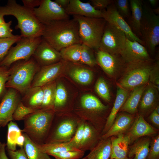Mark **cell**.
I'll return each instance as SVG.
<instances>
[{"mask_svg":"<svg viewBox=\"0 0 159 159\" xmlns=\"http://www.w3.org/2000/svg\"><path fill=\"white\" fill-rule=\"evenodd\" d=\"M44 25L42 38L58 51L73 44H82L78 24L74 18L54 21Z\"/></svg>","mask_w":159,"mask_h":159,"instance_id":"1","label":"cell"},{"mask_svg":"<svg viewBox=\"0 0 159 159\" xmlns=\"http://www.w3.org/2000/svg\"><path fill=\"white\" fill-rule=\"evenodd\" d=\"M0 15H12L16 18L18 24L15 28L20 30L22 37H42L44 25L36 17L34 9L20 5L15 0H9L5 5L0 6Z\"/></svg>","mask_w":159,"mask_h":159,"instance_id":"2","label":"cell"},{"mask_svg":"<svg viewBox=\"0 0 159 159\" xmlns=\"http://www.w3.org/2000/svg\"><path fill=\"white\" fill-rule=\"evenodd\" d=\"M55 114L53 108H42L27 116L24 120L23 133L37 144L45 143Z\"/></svg>","mask_w":159,"mask_h":159,"instance_id":"3","label":"cell"},{"mask_svg":"<svg viewBox=\"0 0 159 159\" xmlns=\"http://www.w3.org/2000/svg\"><path fill=\"white\" fill-rule=\"evenodd\" d=\"M109 108L97 97L88 94L82 97L79 106L73 110L81 119L91 124L102 134Z\"/></svg>","mask_w":159,"mask_h":159,"instance_id":"4","label":"cell"},{"mask_svg":"<svg viewBox=\"0 0 159 159\" xmlns=\"http://www.w3.org/2000/svg\"><path fill=\"white\" fill-rule=\"evenodd\" d=\"M40 67L32 57L14 62L9 67L10 74L6 88L14 89L22 95L31 87L34 77Z\"/></svg>","mask_w":159,"mask_h":159,"instance_id":"5","label":"cell"},{"mask_svg":"<svg viewBox=\"0 0 159 159\" xmlns=\"http://www.w3.org/2000/svg\"><path fill=\"white\" fill-rule=\"evenodd\" d=\"M81 119L71 112L55 113L44 143H65L74 136Z\"/></svg>","mask_w":159,"mask_h":159,"instance_id":"6","label":"cell"},{"mask_svg":"<svg viewBox=\"0 0 159 159\" xmlns=\"http://www.w3.org/2000/svg\"><path fill=\"white\" fill-rule=\"evenodd\" d=\"M78 22L79 33L82 44L92 49H99L106 21L103 18L72 15Z\"/></svg>","mask_w":159,"mask_h":159,"instance_id":"7","label":"cell"},{"mask_svg":"<svg viewBox=\"0 0 159 159\" xmlns=\"http://www.w3.org/2000/svg\"><path fill=\"white\" fill-rule=\"evenodd\" d=\"M154 62L152 60L126 64L125 72L117 83L118 86L129 91L137 87L147 84Z\"/></svg>","mask_w":159,"mask_h":159,"instance_id":"8","label":"cell"},{"mask_svg":"<svg viewBox=\"0 0 159 159\" xmlns=\"http://www.w3.org/2000/svg\"><path fill=\"white\" fill-rule=\"evenodd\" d=\"M140 25L141 39L149 52L153 54L159 43V15L148 4L143 5Z\"/></svg>","mask_w":159,"mask_h":159,"instance_id":"9","label":"cell"},{"mask_svg":"<svg viewBox=\"0 0 159 159\" xmlns=\"http://www.w3.org/2000/svg\"><path fill=\"white\" fill-rule=\"evenodd\" d=\"M42 39V37L34 38L22 37L15 46L11 48L5 57L0 62V66L9 68L16 62L29 59L32 57Z\"/></svg>","mask_w":159,"mask_h":159,"instance_id":"10","label":"cell"},{"mask_svg":"<svg viewBox=\"0 0 159 159\" xmlns=\"http://www.w3.org/2000/svg\"><path fill=\"white\" fill-rule=\"evenodd\" d=\"M127 37L120 30L106 23L99 49L113 55H120L124 48Z\"/></svg>","mask_w":159,"mask_h":159,"instance_id":"11","label":"cell"},{"mask_svg":"<svg viewBox=\"0 0 159 159\" xmlns=\"http://www.w3.org/2000/svg\"><path fill=\"white\" fill-rule=\"evenodd\" d=\"M35 16L44 25L52 21L69 19L65 10L55 1L42 0L40 5L34 9Z\"/></svg>","mask_w":159,"mask_h":159,"instance_id":"12","label":"cell"},{"mask_svg":"<svg viewBox=\"0 0 159 159\" xmlns=\"http://www.w3.org/2000/svg\"><path fill=\"white\" fill-rule=\"evenodd\" d=\"M21 94L16 90L7 88L0 102V127L13 121V115L21 100Z\"/></svg>","mask_w":159,"mask_h":159,"instance_id":"13","label":"cell"},{"mask_svg":"<svg viewBox=\"0 0 159 159\" xmlns=\"http://www.w3.org/2000/svg\"><path fill=\"white\" fill-rule=\"evenodd\" d=\"M102 11L103 14V18L107 23L113 25L123 32L128 39L137 41L145 46L143 41L133 32L129 24L119 13L114 2L105 9Z\"/></svg>","mask_w":159,"mask_h":159,"instance_id":"14","label":"cell"},{"mask_svg":"<svg viewBox=\"0 0 159 159\" xmlns=\"http://www.w3.org/2000/svg\"><path fill=\"white\" fill-rule=\"evenodd\" d=\"M120 55L126 64L152 60L145 47L136 41L126 38L124 47Z\"/></svg>","mask_w":159,"mask_h":159,"instance_id":"15","label":"cell"},{"mask_svg":"<svg viewBox=\"0 0 159 159\" xmlns=\"http://www.w3.org/2000/svg\"><path fill=\"white\" fill-rule=\"evenodd\" d=\"M66 67V62L61 60L56 63L40 67L35 74L31 87H42L56 80Z\"/></svg>","mask_w":159,"mask_h":159,"instance_id":"16","label":"cell"},{"mask_svg":"<svg viewBox=\"0 0 159 159\" xmlns=\"http://www.w3.org/2000/svg\"><path fill=\"white\" fill-rule=\"evenodd\" d=\"M96 60L105 72L111 77H114L120 69L125 68L126 64L120 55H113L97 50Z\"/></svg>","mask_w":159,"mask_h":159,"instance_id":"17","label":"cell"},{"mask_svg":"<svg viewBox=\"0 0 159 159\" xmlns=\"http://www.w3.org/2000/svg\"><path fill=\"white\" fill-rule=\"evenodd\" d=\"M32 57L40 67L53 64L62 60L60 52L56 50L43 38Z\"/></svg>","mask_w":159,"mask_h":159,"instance_id":"18","label":"cell"},{"mask_svg":"<svg viewBox=\"0 0 159 159\" xmlns=\"http://www.w3.org/2000/svg\"><path fill=\"white\" fill-rule=\"evenodd\" d=\"M65 11L69 15L98 18H103V17L102 11L96 9L90 2H83L79 0H70Z\"/></svg>","mask_w":159,"mask_h":159,"instance_id":"19","label":"cell"},{"mask_svg":"<svg viewBox=\"0 0 159 159\" xmlns=\"http://www.w3.org/2000/svg\"><path fill=\"white\" fill-rule=\"evenodd\" d=\"M157 132L156 129L145 120L142 115H140L135 118L126 134L130 138L131 143L141 137L153 135Z\"/></svg>","mask_w":159,"mask_h":159,"instance_id":"20","label":"cell"},{"mask_svg":"<svg viewBox=\"0 0 159 159\" xmlns=\"http://www.w3.org/2000/svg\"><path fill=\"white\" fill-rule=\"evenodd\" d=\"M135 119L132 115L128 113H122L117 115L109 129L102 135L101 139L107 138L127 132L132 125Z\"/></svg>","mask_w":159,"mask_h":159,"instance_id":"21","label":"cell"},{"mask_svg":"<svg viewBox=\"0 0 159 159\" xmlns=\"http://www.w3.org/2000/svg\"><path fill=\"white\" fill-rule=\"evenodd\" d=\"M158 91L150 82H148L143 92L138 107L142 114H146L152 112L158 105Z\"/></svg>","mask_w":159,"mask_h":159,"instance_id":"22","label":"cell"},{"mask_svg":"<svg viewBox=\"0 0 159 159\" xmlns=\"http://www.w3.org/2000/svg\"><path fill=\"white\" fill-rule=\"evenodd\" d=\"M111 150L110 158L129 159L128 156L131 141L126 134H122L110 137Z\"/></svg>","mask_w":159,"mask_h":159,"instance_id":"23","label":"cell"},{"mask_svg":"<svg viewBox=\"0 0 159 159\" xmlns=\"http://www.w3.org/2000/svg\"><path fill=\"white\" fill-rule=\"evenodd\" d=\"M101 132L85 121L84 135L79 149L85 152L91 150L101 140Z\"/></svg>","mask_w":159,"mask_h":159,"instance_id":"24","label":"cell"},{"mask_svg":"<svg viewBox=\"0 0 159 159\" xmlns=\"http://www.w3.org/2000/svg\"><path fill=\"white\" fill-rule=\"evenodd\" d=\"M129 93V91L118 86L113 106L107 117L105 125L102 132V135L107 132L112 125L118 112L125 102Z\"/></svg>","mask_w":159,"mask_h":159,"instance_id":"25","label":"cell"},{"mask_svg":"<svg viewBox=\"0 0 159 159\" xmlns=\"http://www.w3.org/2000/svg\"><path fill=\"white\" fill-rule=\"evenodd\" d=\"M21 95V101L24 105L35 110L41 109L43 98L42 87H31Z\"/></svg>","mask_w":159,"mask_h":159,"instance_id":"26","label":"cell"},{"mask_svg":"<svg viewBox=\"0 0 159 159\" xmlns=\"http://www.w3.org/2000/svg\"><path fill=\"white\" fill-rule=\"evenodd\" d=\"M129 2L131 11V15L128 19L129 25L133 32L142 39L140 25L143 14V2L140 0H130Z\"/></svg>","mask_w":159,"mask_h":159,"instance_id":"27","label":"cell"},{"mask_svg":"<svg viewBox=\"0 0 159 159\" xmlns=\"http://www.w3.org/2000/svg\"><path fill=\"white\" fill-rule=\"evenodd\" d=\"M67 96L64 85L61 82H57L54 107L55 113L70 112L73 110V107L68 102Z\"/></svg>","mask_w":159,"mask_h":159,"instance_id":"28","label":"cell"},{"mask_svg":"<svg viewBox=\"0 0 159 159\" xmlns=\"http://www.w3.org/2000/svg\"><path fill=\"white\" fill-rule=\"evenodd\" d=\"M147 84L137 87L130 91L120 111L131 115L136 113L142 95Z\"/></svg>","mask_w":159,"mask_h":159,"instance_id":"29","label":"cell"},{"mask_svg":"<svg viewBox=\"0 0 159 159\" xmlns=\"http://www.w3.org/2000/svg\"><path fill=\"white\" fill-rule=\"evenodd\" d=\"M151 142L148 137L143 138L136 141L129 147L128 156L133 157V159H147Z\"/></svg>","mask_w":159,"mask_h":159,"instance_id":"30","label":"cell"},{"mask_svg":"<svg viewBox=\"0 0 159 159\" xmlns=\"http://www.w3.org/2000/svg\"><path fill=\"white\" fill-rule=\"evenodd\" d=\"M111 150L110 138L101 139L86 157L87 159H110Z\"/></svg>","mask_w":159,"mask_h":159,"instance_id":"31","label":"cell"},{"mask_svg":"<svg viewBox=\"0 0 159 159\" xmlns=\"http://www.w3.org/2000/svg\"><path fill=\"white\" fill-rule=\"evenodd\" d=\"M69 62L72 65L70 75L74 80L83 85H87L91 82L93 78L92 71L80 66L78 63Z\"/></svg>","mask_w":159,"mask_h":159,"instance_id":"32","label":"cell"},{"mask_svg":"<svg viewBox=\"0 0 159 159\" xmlns=\"http://www.w3.org/2000/svg\"><path fill=\"white\" fill-rule=\"evenodd\" d=\"M23 133L25 137L23 147L29 159H52L49 155L41 151L26 133Z\"/></svg>","mask_w":159,"mask_h":159,"instance_id":"33","label":"cell"},{"mask_svg":"<svg viewBox=\"0 0 159 159\" xmlns=\"http://www.w3.org/2000/svg\"><path fill=\"white\" fill-rule=\"evenodd\" d=\"M56 87V80L50 82L42 87L43 91V98L41 109H54Z\"/></svg>","mask_w":159,"mask_h":159,"instance_id":"34","label":"cell"},{"mask_svg":"<svg viewBox=\"0 0 159 159\" xmlns=\"http://www.w3.org/2000/svg\"><path fill=\"white\" fill-rule=\"evenodd\" d=\"M81 44H73L62 49L59 52L62 59L68 62L80 64Z\"/></svg>","mask_w":159,"mask_h":159,"instance_id":"35","label":"cell"},{"mask_svg":"<svg viewBox=\"0 0 159 159\" xmlns=\"http://www.w3.org/2000/svg\"><path fill=\"white\" fill-rule=\"evenodd\" d=\"M36 145L41 151L49 155L52 154L58 153L64 151L80 150L73 147L69 142Z\"/></svg>","mask_w":159,"mask_h":159,"instance_id":"36","label":"cell"},{"mask_svg":"<svg viewBox=\"0 0 159 159\" xmlns=\"http://www.w3.org/2000/svg\"><path fill=\"white\" fill-rule=\"evenodd\" d=\"M8 130L7 135V149L15 151L16 150V141L18 137L23 133V130L20 129L17 124L12 121L7 124Z\"/></svg>","mask_w":159,"mask_h":159,"instance_id":"37","label":"cell"},{"mask_svg":"<svg viewBox=\"0 0 159 159\" xmlns=\"http://www.w3.org/2000/svg\"><path fill=\"white\" fill-rule=\"evenodd\" d=\"M92 49L88 46L81 44V58L80 64L94 66L97 63L92 51Z\"/></svg>","mask_w":159,"mask_h":159,"instance_id":"38","label":"cell"},{"mask_svg":"<svg viewBox=\"0 0 159 159\" xmlns=\"http://www.w3.org/2000/svg\"><path fill=\"white\" fill-rule=\"evenodd\" d=\"M95 90L97 94L106 102H109L111 96L108 86L105 80L102 77L99 78L97 81Z\"/></svg>","mask_w":159,"mask_h":159,"instance_id":"39","label":"cell"},{"mask_svg":"<svg viewBox=\"0 0 159 159\" xmlns=\"http://www.w3.org/2000/svg\"><path fill=\"white\" fill-rule=\"evenodd\" d=\"M22 38L21 35H15L12 38H0V62L4 58L12 46Z\"/></svg>","mask_w":159,"mask_h":159,"instance_id":"40","label":"cell"},{"mask_svg":"<svg viewBox=\"0 0 159 159\" xmlns=\"http://www.w3.org/2000/svg\"><path fill=\"white\" fill-rule=\"evenodd\" d=\"M36 110L25 106L21 101L13 113L12 116L13 120L16 121L24 120L27 116Z\"/></svg>","mask_w":159,"mask_h":159,"instance_id":"41","label":"cell"},{"mask_svg":"<svg viewBox=\"0 0 159 159\" xmlns=\"http://www.w3.org/2000/svg\"><path fill=\"white\" fill-rule=\"evenodd\" d=\"M85 152L80 150H68L52 154L50 155L56 159H80L84 156Z\"/></svg>","mask_w":159,"mask_h":159,"instance_id":"42","label":"cell"},{"mask_svg":"<svg viewBox=\"0 0 159 159\" xmlns=\"http://www.w3.org/2000/svg\"><path fill=\"white\" fill-rule=\"evenodd\" d=\"M85 122V121L81 119L74 136L69 142L72 146L78 150L84 135Z\"/></svg>","mask_w":159,"mask_h":159,"instance_id":"43","label":"cell"},{"mask_svg":"<svg viewBox=\"0 0 159 159\" xmlns=\"http://www.w3.org/2000/svg\"><path fill=\"white\" fill-rule=\"evenodd\" d=\"M10 74L9 68L0 66V100H1L5 93L7 88L6 84Z\"/></svg>","mask_w":159,"mask_h":159,"instance_id":"44","label":"cell"},{"mask_svg":"<svg viewBox=\"0 0 159 159\" xmlns=\"http://www.w3.org/2000/svg\"><path fill=\"white\" fill-rule=\"evenodd\" d=\"M114 4L119 13L123 18H127L128 19L131 16L128 1L127 0H115Z\"/></svg>","mask_w":159,"mask_h":159,"instance_id":"45","label":"cell"},{"mask_svg":"<svg viewBox=\"0 0 159 159\" xmlns=\"http://www.w3.org/2000/svg\"><path fill=\"white\" fill-rule=\"evenodd\" d=\"M149 82L159 91V60L154 63L150 72Z\"/></svg>","mask_w":159,"mask_h":159,"instance_id":"46","label":"cell"},{"mask_svg":"<svg viewBox=\"0 0 159 159\" xmlns=\"http://www.w3.org/2000/svg\"><path fill=\"white\" fill-rule=\"evenodd\" d=\"M149 153L147 159H159V135H158L151 141Z\"/></svg>","mask_w":159,"mask_h":159,"instance_id":"47","label":"cell"},{"mask_svg":"<svg viewBox=\"0 0 159 159\" xmlns=\"http://www.w3.org/2000/svg\"><path fill=\"white\" fill-rule=\"evenodd\" d=\"M12 21L6 22L0 25V38H11L15 35L12 33L13 30L11 27Z\"/></svg>","mask_w":159,"mask_h":159,"instance_id":"48","label":"cell"},{"mask_svg":"<svg viewBox=\"0 0 159 159\" xmlns=\"http://www.w3.org/2000/svg\"><path fill=\"white\" fill-rule=\"evenodd\" d=\"M91 4L96 9L102 11L114 2L111 0H91Z\"/></svg>","mask_w":159,"mask_h":159,"instance_id":"49","label":"cell"},{"mask_svg":"<svg viewBox=\"0 0 159 159\" xmlns=\"http://www.w3.org/2000/svg\"><path fill=\"white\" fill-rule=\"evenodd\" d=\"M8 154L11 159H29L27 157L23 147L19 149L12 151L7 149Z\"/></svg>","mask_w":159,"mask_h":159,"instance_id":"50","label":"cell"},{"mask_svg":"<svg viewBox=\"0 0 159 159\" xmlns=\"http://www.w3.org/2000/svg\"><path fill=\"white\" fill-rule=\"evenodd\" d=\"M42 0H22L23 6L28 8L34 9L40 4Z\"/></svg>","mask_w":159,"mask_h":159,"instance_id":"51","label":"cell"},{"mask_svg":"<svg viewBox=\"0 0 159 159\" xmlns=\"http://www.w3.org/2000/svg\"><path fill=\"white\" fill-rule=\"evenodd\" d=\"M149 118L152 123L158 127H159V114L154 110L150 115Z\"/></svg>","mask_w":159,"mask_h":159,"instance_id":"52","label":"cell"},{"mask_svg":"<svg viewBox=\"0 0 159 159\" xmlns=\"http://www.w3.org/2000/svg\"><path fill=\"white\" fill-rule=\"evenodd\" d=\"M6 146V144L5 143H1L0 144V159H9L5 152Z\"/></svg>","mask_w":159,"mask_h":159,"instance_id":"53","label":"cell"},{"mask_svg":"<svg viewBox=\"0 0 159 159\" xmlns=\"http://www.w3.org/2000/svg\"><path fill=\"white\" fill-rule=\"evenodd\" d=\"M69 1L70 0H55L54 1L65 10L69 4Z\"/></svg>","mask_w":159,"mask_h":159,"instance_id":"54","label":"cell"},{"mask_svg":"<svg viewBox=\"0 0 159 159\" xmlns=\"http://www.w3.org/2000/svg\"><path fill=\"white\" fill-rule=\"evenodd\" d=\"M25 142V137L23 133L17 138L16 141V145L20 147H23Z\"/></svg>","mask_w":159,"mask_h":159,"instance_id":"55","label":"cell"},{"mask_svg":"<svg viewBox=\"0 0 159 159\" xmlns=\"http://www.w3.org/2000/svg\"><path fill=\"white\" fill-rule=\"evenodd\" d=\"M148 1L150 5L154 6L156 5L158 1V0H148Z\"/></svg>","mask_w":159,"mask_h":159,"instance_id":"56","label":"cell"},{"mask_svg":"<svg viewBox=\"0 0 159 159\" xmlns=\"http://www.w3.org/2000/svg\"><path fill=\"white\" fill-rule=\"evenodd\" d=\"M4 16L0 15V25L5 22Z\"/></svg>","mask_w":159,"mask_h":159,"instance_id":"57","label":"cell"},{"mask_svg":"<svg viewBox=\"0 0 159 159\" xmlns=\"http://www.w3.org/2000/svg\"><path fill=\"white\" fill-rule=\"evenodd\" d=\"M156 112L158 114H159V106L158 105L154 109Z\"/></svg>","mask_w":159,"mask_h":159,"instance_id":"58","label":"cell"},{"mask_svg":"<svg viewBox=\"0 0 159 159\" xmlns=\"http://www.w3.org/2000/svg\"><path fill=\"white\" fill-rule=\"evenodd\" d=\"M80 159H87V158L86 157H85L84 158H82Z\"/></svg>","mask_w":159,"mask_h":159,"instance_id":"59","label":"cell"},{"mask_svg":"<svg viewBox=\"0 0 159 159\" xmlns=\"http://www.w3.org/2000/svg\"><path fill=\"white\" fill-rule=\"evenodd\" d=\"M133 157H131V158H130L129 159H133ZM110 159H111V158H110Z\"/></svg>","mask_w":159,"mask_h":159,"instance_id":"60","label":"cell"},{"mask_svg":"<svg viewBox=\"0 0 159 159\" xmlns=\"http://www.w3.org/2000/svg\"><path fill=\"white\" fill-rule=\"evenodd\" d=\"M1 143L0 141V144H1Z\"/></svg>","mask_w":159,"mask_h":159,"instance_id":"61","label":"cell"}]
</instances>
